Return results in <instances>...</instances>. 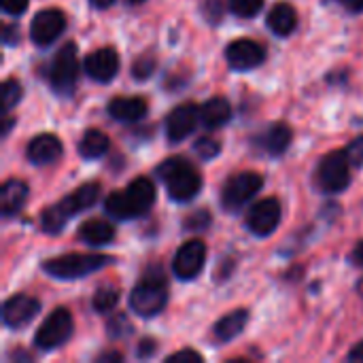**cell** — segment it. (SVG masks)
I'll return each mask as SVG.
<instances>
[{"label": "cell", "instance_id": "obj_8", "mask_svg": "<svg viewBox=\"0 0 363 363\" xmlns=\"http://www.w3.org/2000/svg\"><path fill=\"white\" fill-rule=\"evenodd\" d=\"M351 183V162L345 151L328 153L317 168V185L325 194H340Z\"/></svg>", "mask_w": 363, "mask_h": 363}, {"label": "cell", "instance_id": "obj_30", "mask_svg": "<svg viewBox=\"0 0 363 363\" xmlns=\"http://www.w3.org/2000/svg\"><path fill=\"white\" fill-rule=\"evenodd\" d=\"M345 153H347V157H349L351 166H355V168H362L363 166V134L362 136H357V138H353V140L349 143V147L345 149Z\"/></svg>", "mask_w": 363, "mask_h": 363}, {"label": "cell", "instance_id": "obj_11", "mask_svg": "<svg viewBox=\"0 0 363 363\" xmlns=\"http://www.w3.org/2000/svg\"><path fill=\"white\" fill-rule=\"evenodd\" d=\"M66 28V15L60 9H43L34 15L30 36L38 47L51 45Z\"/></svg>", "mask_w": 363, "mask_h": 363}, {"label": "cell", "instance_id": "obj_27", "mask_svg": "<svg viewBox=\"0 0 363 363\" xmlns=\"http://www.w3.org/2000/svg\"><path fill=\"white\" fill-rule=\"evenodd\" d=\"M21 100V83L17 79H6L0 85V106L2 111H11Z\"/></svg>", "mask_w": 363, "mask_h": 363}, {"label": "cell", "instance_id": "obj_36", "mask_svg": "<svg viewBox=\"0 0 363 363\" xmlns=\"http://www.w3.org/2000/svg\"><path fill=\"white\" fill-rule=\"evenodd\" d=\"M2 40H4L6 45H15V43H19V30H17V26L6 23V26H4V32H2Z\"/></svg>", "mask_w": 363, "mask_h": 363}, {"label": "cell", "instance_id": "obj_34", "mask_svg": "<svg viewBox=\"0 0 363 363\" xmlns=\"http://www.w3.org/2000/svg\"><path fill=\"white\" fill-rule=\"evenodd\" d=\"M166 362H202V355L198 353V351H194V349H183V351H177V353H172Z\"/></svg>", "mask_w": 363, "mask_h": 363}, {"label": "cell", "instance_id": "obj_45", "mask_svg": "<svg viewBox=\"0 0 363 363\" xmlns=\"http://www.w3.org/2000/svg\"><path fill=\"white\" fill-rule=\"evenodd\" d=\"M128 2H130V4H134V6H136V4H140V2H145V0H128Z\"/></svg>", "mask_w": 363, "mask_h": 363}, {"label": "cell", "instance_id": "obj_19", "mask_svg": "<svg viewBox=\"0 0 363 363\" xmlns=\"http://www.w3.org/2000/svg\"><path fill=\"white\" fill-rule=\"evenodd\" d=\"M28 185L19 179H9L2 183V189H0V211L4 217H11L15 213L21 211V206L26 204L28 200Z\"/></svg>", "mask_w": 363, "mask_h": 363}, {"label": "cell", "instance_id": "obj_31", "mask_svg": "<svg viewBox=\"0 0 363 363\" xmlns=\"http://www.w3.org/2000/svg\"><path fill=\"white\" fill-rule=\"evenodd\" d=\"M208 223H211V215H208L204 208H198L194 215H189V217L185 219V228H187V230H196V232H198V230H204Z\"/></svg>", "mask_w": 363, "mask_h": 363}, {"label": "cell", "instance_id": "obj_29", "mask_svg": "<svg viewBox=\"0 0 363 363\" xmlns=\"http://www.w3.org/2000/svg\"><path fill=\"white\" fill-rule=\"evenodd\" d=\"M194 151L202 157V160H213L215 155H219L221 151V145L213 138H200L196 145H194Z\"/></svg>", "mask_w": 363, "mask_h": 363}, {"label": "cell", "instance_id": "obj_16", "mask_svg": "<svg viewBox=\"0 0 363 363\" xmlns=\"http://www.w3.org/2000/svg\"><path fill=\"white\" fill-rule=\"evenodd\" d=\"M119 72V55L113 47H102L85 57V74L98 83L113 81Z\"/></svg>", "mask_w": 363, "mask_h": 363}, {"label": "cell", "instance_id": "obj_25", "mask_svg": "<svg viewBox=\"0 0 363 363\" xmlns=\"http://www.w3.org/2000/svg\"><path fill=\"white\" fill-rule=\"evenodd\" d=\"M108 136L100 130H87L81 140H79V155L85 157V160H96V157H102L106 151H108Z\"/></svg>", "mask_w": 363, "mask_h": 363}, {"label": "cell", "instance_id": "obj_41", "mask_svg": "<svg viewBox=\"0 0 363 363\" xmlns=\"http://www.w3.org/2000/svg\"><path fill=\"white\" fill-rule=\"evenodd\" d=\"M94 9H108L115 0H89Z\"/></svg>", "mask_w": 363, "mask_h": 363}, {"label": "cell", "instance_id": "obj_15", "mask_svg": "<svg viewBox=\"0 0 363 363\" xmlns=\"http://www.w3.org/2000/svg\"><path fill=\"white\" fill-rule=\"evenodd\" d=\"M40 311V302L32 296L26 294H17L11 296L4 304H2V321L4 325L19 330L23 325H28Z\"/></svg>", "mask_w": 363, "mask_h": 363}, {"label": "cell", "instance_id": "obj_44", "mask_svg": "<svg viewBox=\"0 0 363 363\" xmlns=\"http://www.w3.org/2000/svg\"><path fill=\"white\" fill-rule=\"evenodd\" d=\"M355 289H357V294H359V296L363 298V279L359 281V283H357V287H355Z\"/></svg>", "mask_w": 363, "mask_h": 363}, {"label": "cell", "instance_id": "obj_14", "mask_svg": "<svg viewBox=\"0 0 363 363\" xmlns=\"http://www.w3.org/2000/svg\"><path fill=\"white\" fill-rule=\"evenodd\" d=\"M198 121H200V108L194 102L179 104L166 117V136H168V140L170 143L185 140L196 130Z\"/></svg>", "mask_w": 363, "mask_h": 363}, {"label": "cell", "instance_id": "obj_6", "mask_svg": "<svg viewBox=\"0 0 363 363\" xmlns=\"http://www.w3.org/2000/svg\"><path fill=\"white\" fill-rule=\"evenodd\" d=\"M79 81V51L74 43H66L49 66V85L60 96H70Z\"/></svg>", "mask_w": 363, "mask_h": 363}, {"label": "cell", "instance_id": "obj_9", "mask_svg": "<svg viewBox=\"0 0 363 363\" xmlns=\"http://www.w3.org/2000/svg\"><path fill=\"white\" fill-rule=\"evenodd\" d=\"M262 185H264V179L257 172L234 174L225 181L221 189V204L225 206V211H238L262 189Z\"/></svg>", "mask_w": 363, "mask_h": 363}, {"label": "cell", "instance_id": "obj_18", "mask_svg": "<svg viewBox=\"0 0 363 363\" xmlns=\"http://www.w3.org/2000/svg\"><path fill=\"white\" fill-rule=\"evenodd\" d=\"M147 100L138 96H128V98H115L108 104V115L117 121L134 123L147 115Z\"/></svg>", "mask_w": 363, "mask_h": 363}, {"label": "cell", "instance_id": "obj_37", "mask_svg": "<svg viewBox=\"0 0 363 363\" xmlns=\"http://www.w3.org/2000/svg\"><path fill=\"white\" fill-rule=\"evenodd\" d=\"M155 347H157V342H155V340H151V338H145V340L140 342V347H138V357H140V359H147V357H151V355L155 353Z\"/></svg>", "mask_w": 363, "mask_h": 363}, {"label": "cell", "instance_id": "obj_3", "mask_svg": "<svg viewBox=\"0 0 363 363\" xmlns=\"http://www.w3.org/2000/svg\"><path fill=\"white\" fill-rule=\"evenodd\" d=\"M100 198V185L98 183H85L79 189H74L72 194H68L66 198H62L60 202H55L53 206L45 208L40 215V225L47 234H57L64 223L74 217L77 213L94 206Z\"/></svg>", "mask_w": 363, "mask_h": 363}, {"label": "cell", "instance_id": "obj_22", "mask_svg": "<svg viewBox=\"0 0 363 363\" xmlns=\"http://www.w3.org/2000/svg\"><path fill=\"white\" fill-rule=\"evenodd\" d=\"M266 23H268V28L277 36H289L296 30V26H298V13H296V9L289 2H279L268 13Z\"/></svg>", "mask_w": 363, "mask_h": 363}, {"label": "cell", "instance_id": "obj_5", "mask_svg": "<svg viewBox=\"0 0 363 363\" xmlns=\"http://www.w3.org/2000/svg\"><path fill=\"white\" fill-rule=\"evenodd\" d=\"M168 304V289L162 274L145 277L130 294V308L145 319L157 317Z\"/></svg>", "mask_w": 363, "mask_h": 363}, {"label": "cell", "instance_id": "obj_40", "mask_svg": "<svg viewBox=\"0 0 363 363\" xmlns=\"http://www.w3.org/2000/svg\"><path fill=\"white\" fill-rule=\"evenodd\" d=\"M347 359H349V362L363 363V340L359 345H355V347L351 349V353L347 355Z\"/></svg>", "mask_w": 363, "mask_h": 363}, {"label": "cell", "instance_id": "obj_42", "mask_svg": "<svg viewBox=\"0 0 363 363\" xmlns=\"http://www.w3.org/2000/svg\"><path fill=\"white\" fill-rule=\"evenodd\" d=\"M100 362H121L123 357L119 355V353H106V355H102V357H98Z\"/></svg>", "mask_w": 363, "mask_h": 363}, {"label": "cell", "instance_id": "obj_38", "mask_svg": "<svg viewBox=\"0 0 363 363\" xmlns=\"http://www.w3.org/2000/svg\"><path fill=\"white\" fill-rule=\"evenodd\" d=\"M332 2H338V4H342L347 11H351V13H362L363 11V0H332Z\"/></svg>", "mask_w": 363, "mask_h": 363}, {"label": "cell", "instance_id": "obj_4", "mask_svg": "<svg viewBox=\"0 0 363 363\" xmlns=\"http://www.w3.org/2000/svg\"><path fill=\"white\" fill-rule=\"evenodd\" d=\"M113 264L111 255H98V253H68L62 257L47 259L43 264V270L60 281H77L81 277L94 274L102 270L104 266Z\"/></svg>", "mask_w": 363, "mask_h": 363}, {"label": "cell", "instance_id": "obj_32", "mask_svg": "<svg viewBox=\"0 0 363 363\" xmlns=\"http://www.w3.org/2000/svg\"><path fill=\"white\" fill-rule=\"evenodd\" d=\"M204 15H206V19L215 26L221 17H223V4H221V0H204Z\"/></svg>", "mask_w": 363, "mask_h": 363}, {"label": "cell", "instance_id": "obj_26", "mask_svg": "<svg viewBox=\"0 0 363 363\" xmlns=\"http://www.w3.org/2000/svg\"><path fill=\"white\" fill-rule=\"evenodd\" d=\"M117 302H119V289L106 285V287H100L94 294L91 306H94L96 313H108V311H113L117 306Z\"/></svg>", "mask_w": 363, "mask_h": 363}, {"label": "cell", "instance_id": "obj_28", "mask_svg": "<svg viewBox=\"0 0 363 363\" xmlns=\"http://www.w3.org/2000/svg\"><path fill=\"white\" fill-rule=\"evenodd\" d=\"M264 6V0H230V9L232 13H236L238 17H255Z\"/></svg>", "mask_w": 363, "mask_h": 363}, {"label": "cell", "instance_id": "obj_2", "mask_svg": "<svg viewBox=\"0 0 363 363\" xmlns=\"http://www.w3.org/2000/svg\"><path fill=\"white\" fill-rule=\"evenodd\" d=\"M157 179L164 181L168 196L174 202H189L194 200L202 189V177L200 172L183 157H168L164 160L157 170Z\"/></svg>", "mask_w": 363, "mask_h": 363}, {"label": "cell", "instance_id": "obj_23", "mask_svg": "<svg viewBox=\"0 0 363 363\" xmlns=\"http://www.w3.org/2000/svg\"><path fill=\"white\" fill-rule=\"evenodd\" d=\"M232 119V106L225 98H211L204 102V106L200 108V121L208 128V130H217L221 125H225Z\"/></svg>", "mask_w": 363, "mask_h": 363}, {"label": "cell", "instance_id": "obj_12", "mask_svg": "<svg viewBox=\"0 0 363 363\" xmlns=\"http://www.w3.org/2000/svg\"><path fill=\"white\" fill-rule=\"evenodd\" d=\"M225 60L234 70H253L266 60V49L257 40L236 38L225 49Z\"/></svg>", "mask_w": 363, "mask_h": 363}, {"label": "cell", "instance_id": "obj_17", "mask_svg": "<svg viewBox=\"0 0 363 363\" xmlns=\"http://www.w3.org/2000/svg\"><path fill=\"white\" fill-rule=\"evenodd\" d=\"M28 160L36 166H45V164H51L55 160L62 157L64 153V147H62V140L53 134H38L34 136L30 143H28Z\"/></svg>", "mask_w": 363, "mask_h": 363}, {"label": "cell", "instance_id": "obj_13", "mask_svg": "<svg viewBox=\"0 0 363 363\" xmlns=\"http://www.w3.org/2000/svg\"><path fill=\"white\" fill-rule=\"evenodd\" d=\"M204 262H206V245L202 240H189L177 251L172 270L181 281H191L202 272Z\"/></svg>", "mask_w": 363, "mask_h": 363}, {"label": "cell", "instance_id": "obj_35", "mask_svg": "<svg viewBox=\"0 0 363 363\" xmlns=\"http://www.w3.org/2000/svg\"><path fill=\"white\" fill-rule=\"evenodd\" d=\"M28 4H30V0H2V9L9 15H21V13H26Z\"/></svg>", "mask_w": 363, "mask_h": 363}, {"label": "cell", "instance_id": "obj_33", "mask_svg": "<svg viewBox=\"0 0 363 363\" xmlns=\"http://www.w3.org/2000/svg\"><path fill=\"white\" fill-rule=\"evenodd\" d=\"M153 68H155V62L151 57H140L132 66V74H134V79H147L153 72Z\"/></svg>", "mask_w": 363, "mask_h": 363}, {"label": "cell", "instance_id": "obj_20", "mask_svg": "<svg viewBox=\"0 0 363 363\" xmlns=\"http://www.w3.org/2000/svg\"><path fill=\"white\" fill-rule=\"evenodd\" d=\"M249 323V313L245 308H238V311H232L230 315L221 317L215 328H213V336L217 342H230L234 340L236 336L242 334V330L247 328Z\"/></svg>", "mask_w": 363, "mask_h": 363}, {"label": "cell", "instance_id": "obj_24", "mask_svg": "<svg viewBox=\"0 0 363 363\" xmlns=\"http://www.w3.org/2000/svg\"><path fill=\"white\" fill-rule=\"evenodd\" d=\"M79 238L85 240L87 245H94V247H98V245H108V242H113V238H115V228H113L111 223L102 221V219H89V221H85V223L81 225Z\"/></svg>", "mask_w": 363, "mask_h": 363}, {"label": "cell", "instance_id": "obj_10", "mask_svg": "<svg viewBox=\"0 0 363 363\" xmlns=\"http://www.w3.org/2000/svg\"><path fill=\"white\" fill-rule=\"evenodd\" d=\"M281 223V202L277 198H264L255 202L247 213V228L255 236H270Z\"/></svg>", "mask_w": 363, "mask_h": 363}, {"label": "cell", "instance_id": "obj_7", "mask_svg": "<svg viewBox=\"0 0 363 363\" xmlns=\"http://www.w3.org/2000/svg\"><path fill=\"white\" fill-rule=\"evenodd\" d=\"M74 330V321L68 308H55L38 328L34 336V347L40 351H53L60 349L64 342L70 340Z\"/></svg>", "mask_w": 363, "mask_h": 363}, {"label": "cell", "instance_id": "obj_43", "mask_svg": "<svg viewBox=\"0 0 363 363\" xmlns=\"http://www.w3.org/2000/svg\"><path fill=\"white\" fill-rule=\"evenodd\" d=\"M13 123H15V119H11V117H6V119L2 121V136H6V134L11 132Z\"/></svg>", "mask_w": 363, "mask_h": 363}, {"label": "cell", "instance_id": "obj_1", "mask_svg": "<svg viewBox=\"0 0 363 363\" xmlns=\"http://www.w3.org/2000/svg\"><path fill=\"white\" fill-rule=\"evenodd\" d=\"M155 202V185L147 177H138L123 191H113L104 200V208L115 219H136L147 215V211Z\"/></svg>", "mask_w": 363, "mask_h": 363}, {"label": "cell", "instance_id": "obj_21", "mask_svg": "<svg viewBox=\"0 0 363 363\" xmlns=\"http://www.w3.org/2000/svg\"><path fill=\"white\" fill-rule=\"evenodd\" d=\"M294 140V132L287 123H272L259 138V145L268 155H283Z\"/></svg>", "mask_w": 363, "mask_h": 363}, {"label": "cell", "instance_id": "obj_39", "mask_svg": "<svg viewBox=\"0 0 363 363\" xmlns=\"http://www.w3.org/2000/svg\"><path fill=\"white\" fill-rule=\"evenodd\" d=\"M349 262H351L353 266H359V268H363V242H359V245L351 251Z\"/></svg>", "mask_w": 363, "mask_h": 363}]
</instances>
